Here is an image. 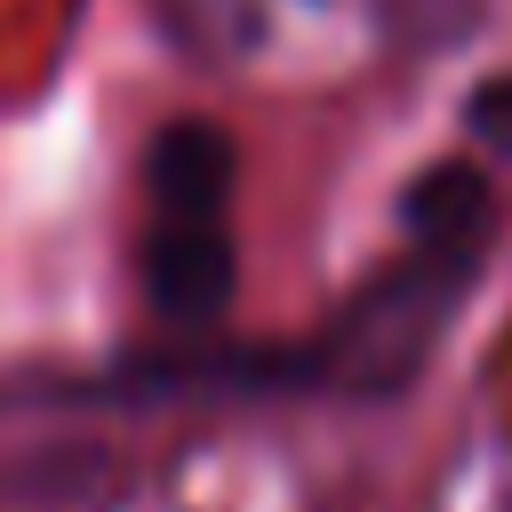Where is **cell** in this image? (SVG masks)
<instances>
[{"instance_id": "obj_1", "label": "cell", "mask_w": 512, "mask_h": 512, "mask_svg": "<svg viewBox=\"0 0 512 512\" xmlns=\"http://www.w3.org/2000/svg\"><path fill=\"white\" fill-rule=\"evenodd\" d=\"M152 184V224H144V296L160 304V320H216L232 296V232H224V200H232V144L208 120H176L152 136L144 160Z\"/></svg>"}, {"instance_id": "obj_2", "label": "cell", "mask_w": 512, "mask_h": 512, "mask_svg": "<svg viewBox=\"0 0 512 512\" xmlns=\"http://www.w3.org/2000/svg\"><path fill=\"white\" fill-rule=\"evenodd\" d=\"M472 136H480V152H512V80H488V88H472Z\"/></svg>"}]
</instances>
